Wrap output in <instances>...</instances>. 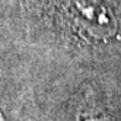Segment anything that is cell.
Masks as SVG:
<instances>
[{
	"label": "cell",
	"instance_id": "6da1fadb",
	"mask_svg": "<svg viewBox=\"0 0 121 121\" xmlns=\"http://www.w3.org/2000/svg\"><path fill=\"white\" fill-rule=\"evenodd\" d=\"M69 9L77 26L95 38L105 39L117 31L114 16L101 0H70Z\"/></svg>",
	"mask_w": 121,
	"mask_h": 121
},
{
	"label": "cell",
	"instance_id": "7a4b0ae2",
	"mask_svg": "<svg viewBox=\"0 0 121 121\" xmlns=\"http://www.w3.org/2000/svg\"><path fill=\"white\" fill-rule=\"evenodd\" d=\"M79 121H111L105 115H95V114H86L79 118Z\"/></svg>",
	"mask_w": 121,
	"mask_h": 121
}]
</instances>
